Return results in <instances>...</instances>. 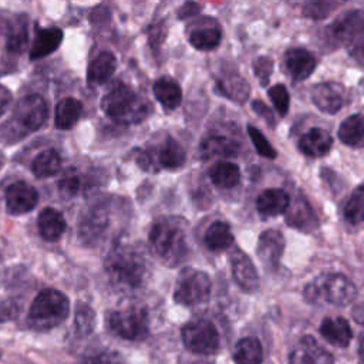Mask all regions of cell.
<instances>
[{
	"label": "cell",
	"mask_w": 364,
	"mask_h": 364,
	"mask_svg": "<svg viewBox=\"0 0 364 364\" xmlns=\"http://www.w3.org/2000/svg\"><path fill=\"white\" fill-rule=\"evenodd\" d=\"M188 222L179 216L158 219L149 230V249L156 259L168 266H176L189 256Z\"/></svg>",
	"instance_id": "6da1fadb"
},
{
	"label": "cell",
	"mask_w": 364,
	"mask_h": 364,
	"mask_svg": "<svg viewBox=\"0 0 364 364\" xmlns=\"http://www.w3.org/2000/svg\"><path fill=\"white\" fill-rule=\"evenodd\" d=\"M48 118L47 101L38 94L23 97L13 108L11 115L0 125V142L16 144L28 134L40 129Z\"/></svg>",
	"instance_id": "7a4b0ae2"
},
{
	"label": "cell",
	"mask_w": 364,
	"mask_h": 364,
	"mask_svg": "<svg viewBox=\"0 0 364 364\" xmlns=\"http://www.w3.org/2000/svg\"><path fill=\"white\" fill-rule=\"evenodd\" d=\"M105 270L114 284L125 289H136L146 276V263L135 247L119 245L107 256Z\"/></svg>",
	"instance_id": "3957f363"
},
{
	"label": "cell",
	"mask_w": 364,
	"mask_h": 364,
	"mask_svg": "<svg viewBox=\"0 0 364 364\" xmlns=\"http://www.w3.org/2000/svg\"><path fill=\"white\" fill-rule=\"evenodd\" d=\"M70 313V301L64 293L55 289L41 290L33 300L27 324L36 331H48L60 326Z\"/></svg>",
	"instance_id": "277c9868"
},
{
	"label": "cell",
	"mask_w": 364,
	"mask_h": 364,
	"mask_svg": "<svg viewBox=\"0 0 364 364\" xmlns=\"http://www.w3.org/2000/svg\"><path fill=\"white\" fill-rule=\"evenodd\" d=\"M357 296L355 284L341 273H323L304 287V299L314 304L347 306Z\"/></svg>",
	"instance_id": "5b68a950"
},
{
	"label": "cell",
	"mask_w": 364,
	"mask_h": 364,
	"mask_svg": "<svg viewBox=\"0 0 364 364\" xmlns=\"http://www.w3.org/2000/svg\"><path fill=\"white\" fill-rule=\"evenodd\" d=\"M101 109L119 122H138L145 115L136 92L124 82H117L101 98Z\"/></svg>",
	"instance_id": "8992f818"
},
{
	"label": "cell",
	"mask_w": 364,
	"mask_h": 364,
	"mask_svg": "<svg viewBox=\"0 0 364 364\" xmlns=\"http://www.w3.org/2000/svg\"><path fill=\"white\" fill-rule=\"evenodd\" d=\"M108 330L129 341L144 340L149 333V318L144 307L131 306L119 310H111L107 313Z\"/></svg>",
	"instance_id": "52a82bcc"
},
{
	"label": "cell",
	"mask_w": 364,
	"mask_h": 364,
	"mask_svg": "<svg viewBox=\"0 0 364 364\" xmlns=\"http://www.w3.org/2000/svg\"><path fill=\"white\" fill-rule=\"evenodd\" d=\"M210 290L212 282L205 272L186 267L178 276L173 299L182 306H196L209 299Z\"/></svg>",
	"instance_id": "ba28073f"
},
{
	"label": "cell",
	"mask_w": 364,
	"mask_h": 364,
	"mask_svg": "<svg viewBox=\"0 0 364 364\" xmlns=\"http://www.w3.org/2000/svg\"><path fill=\"white\" fill-rule=\"evenodd\" d=\"M185 347L200 355H209L219 348V334L215 324L206 318L188 321L181 330Z\"/></svg>",
	"instance_id": "9c48e42d"
},
{
	"label": "cell",
	"mask_w": 364,
	"mask_h": 364,
	"mask_svg": "<svg viewBox=\"0 0 364 364\" xmlns=\"http://www.w3.org/2000/svg\"><path fill=\"white\" fill-rule=\"evenodd\" d=\"M6 210L10 215H24L31 212L38 203V192L24 181H16L4 192Z\"/></svg>",
	"instance_id": "30bf717a"
},
{
	"label": "cell",
	"mask_w": 364,
	"mask_h": 364,
	"mask_svg": "<svg viewBox=\"0 0 364 364\" xmlns=\"http://www.w3.org/2000/svg\"><path fill=\"white\" fill-rule=\"evenodd\" d=\"M346 88L334 81L320 82L311 90L313 104L326 114H336L346 104Z\"/></svg>",
	"instance_id": "8fae6325"
},
{
	"label": "cell",
	"mask_w": 364,
	"mask_h": 364,
	"mask_svg": "<svg viewBox=\"0 0 364 364\" xmlns=\"http://www.w3.org/2000/svg\"><path fill=\"white\" fill-rule=\"evenodd\" d=\"M230 267L235 282L243 291L253 293L259 287L257 270L242 249H235L230 253Z\"/></svg>",
	"instance_id": "7c38bea8"
},
{
	"label": "cell",
	"mask_w": 364,
	"mask_h": 364,
	"mask_svg": "<svg viewBox=\"0 0 364 364\" xmlns=\"http://www.w3.org/2000/svg\"><path fill=\"white\" fill-rule=\"evenodd\" d=\"M289 364H333V355L311 336H304L291 350Z\"/></svg>",
	"instance_id": "4fadbf2b"
},
{
	"label": "cell",
	"mask_w": 364,
	"mask_h": 364,
	"mask_svg": "<svg viewBox=\"0 0 364 364\" xmlns=\"http://www.w3.org/2000/svg\"><path fill=\"white\" fill-rule=\"evenodd\" d=\"M284 237L279 230L267 229L260 233L257 242V256L269 270H274L283 256Z\"/></svg>",
	"instance_id": "5bb4252c"
},
{
	"label": "cell",
	"mask_w": 364,
	"mask_h": 364,
	"mask_svg": "<svg viewBox=\"0 0 364 364\" xmlns=\"http://www.w3.org/2000/svg\"><path fill=\"white\" fill-rule=\"evenodd\" d=\"M283 63L294 82L310 77L316 68V57L304 48H289L283 55Z\"/></svg>",
	"instance_id": "9a60e30c"
},
{
	"label": "cell",
	"mask_w": 364,
	"mask_h": 364,
	"mask_svg": "<svg viewBox=\"0 0 364 364\" xmlns=\"http://www.w3.org/2000/svg\"><path fill=\"white\" fill-rule=\"evenodd\" d=\"M328 33L337 41L344 44L360 40L363 34V13L360 10H354L344 14L336 20L331 27H328Z\"/></svg>",
	"instance_id": "2e32d148"
},
{
	"label": "cell",
	"mask_w": 364,
	"mask_h": 364,
	"mask_svg": "<svg viewBox=\"0 0 364 364\" xmlns=\"http://www.w3.org/2000/svg\"><path fill=\"white\" fill-rule=\"evenodd\" d=\"M333 136L323 128H311L299 139V149L311 158H320L330 152Z\"/></svg>",
	"instance_id": "e0dca14e"
},
{
	"label": "cell",
	"mask_w": 364,
	"mask_h": 364,
	"mask_svg": "<svg viewBox=\"0 0 364 364\" xmlns=\"http://www.w3.org/2000/svg\"><path fill=\"white\" fill-rule=\"evenodd\" d=\"M199 152L203 159L230 158L237 155L239 144L226 135H208L202 139Z\"/></svg>",
	"instance_id": "ac0fdd59"
},
{
	"label": "cell",
	"mask_w": 364,
	"mask_h": 364,
	"mask_svg": "<svg viewBox=\"0 0 364 364\" xmlns=\"http://www.w3.org/2000/svg\"><path fill=\"white\" fill-rule=\"evenodd\" d=\"M290 205V196L286 191L279 188L264 189L256 200L257 212L263 216H277L287 210Z\"/></svg>",
	"instance_id": "d6986e66"
},
{
	"label": "cell",
	"mask_w": 364,
	"mask_h": 364,
	"mask_svg": "<svg viewBox=\"0 0 364 364\" xmlns=\"http://www.w3.org/2000/svg\"><path fill=\"white\" fill-rule=\"evenodd\" d=\"M38 233L47 242H55L65 232L67 222L63 213L54 208H44L37 219Z\"/></svg>",
	"instance_id": "ffe728a7"
},
{
	"label": "cell",
	"mask_w": 364,
	"mask_h": 364,
	"mask_svg": "<svg viewBox=\"0 0 364 364\" xmlns=\"http://www.w3.org/2000/svg\"><path fill=\"white\" fill-rule=\"evenodd\" d=\"M320 333L326 341L336 347H347L353 338L350 323L343 317H326L321 321Z\"/></svg>",
	"instance_id": "44dd1931"
},
{
	"label": "cell",
	"mask_w": 364,
	"mask_h": 364,
	"mask_svg": "<svg viewBox=\"0 0 364 364\" xmlns=\"http://www.w3.org/2000/svg\"><path fill=\"white\" fill-rule=\"evenodd\" d=\"M63 41V31L57 27L37 28L34 41L30 48V60H40L54 53Z\"/></svg>",
	"instance_id": "7402d4cb"
},
{
	"label": "cell",
	"mask_w": 364,
	"mask_h": 364,
	"mask_svg": "<svg viewBox=\"0 0 364 364\" xmlns=\"http://www.w3.org/2000/svg\"><path fill=\"white\" fill-rule=\"evenodd\" d=\"M117 58L109 51H102L98 54L88 65L87 81L90 85H101L107 82L115 73Z\"/></svg>",
	"instance_id": "603a6c76"
},
{
	"label": "cell",
	"mask_w": 364,
	"mask_h": 364,
	"mask_svg": "<svg viewBox=\"0 0 364 364\" xmlns=\"http://www.w3.org/2000/svg\"><path fill=\"white\" fill-rule=\"evenodd\" d=\"M185 159H186V154L182 145L172 136H168L161 145L156 154L155 162H156V166L159 168L178 169L185 164Z\"/></svg>",
	"instance_id": "cb8c5ba5"
},
{
	"label": "cell",
	"mask_w": 364,
	"mask_h": 364,
	"mask_svg": "<svg viewBox=\"0 0 364 364\" xmlns=\"http://www.w3.org/2000/svg\"><path fill=\"white\" fill-rule=\"evenodd\" d=\"M81 112H82V104L77 98L74 97L63 98L55 107V114H54L55 128L58 129L73 128L80 119Z\"/></svg>",
	"instance_id": "d4e9b609"
},
{
	"label": "cell",
	"mask_w": 364,
	"mask_h": 364,
	"mask_svg": "<svg viewBox=\"0 0 364 364\" xmlns=\"http://www.w3.org/2000/svg\"><path fill=\"white\" fill-rule=\"evenodd\" d=\"M222 31L218 24H200L189 33V43L199 51H209L219 46Z\"/></svg>",
	"instance_id": "484cf974"
},
{
	"label": "cell",
	"mask_w": 364,
	"mask_h": 364,
	"mask_svg": "<svg viewBox=\"0 0 364 364\" xmlns=\"http://www.w3.org/2000/svg\"><path fill=\"white\" fill-rule=\"evenodd\" d=\"M7 37H6V48L11 54H20L24 51L28 41L27 31V18L23 14L14 16L11 21H9Z\"/></svg>",
	"instance_id": "4316f807"
},
{
	"label": "cell",
	"mask_w": 364,
	"mask_h": 364,
	"mask_svg": "<svg viewBox=\"0 0 364 364\" xmlns=\"http://www.w3.org/2000/svg\"><path fill=\"white\" fill-rule=\"evenodd\" d=\"M154 95L155 98L166 108V109H175L181 101H182V90L179 84L169 78V77H161L154 82Z\"/></svg>",
	"instance_id": "83f0119b"
},
{
	"label": "cell",
	"mask_w": 364,
	"mask_h": 364,
	"mask_svg": "<svg viewBox=\"0 0 364 364\" xmlns=\"http://www.w3.org/2000/svg\"><path fill=\"white\" fill-rule=\"evenodd\" d=\"M203 239H205V245L209 250L219 252V250H225L232 246L233 233L230 230V226L226 222L216 220L208 228Z\"/></svg>",
	"instance_id": "f1b7e54d"
},
{
	"label": "cell",
	"mask_w": 364,
	"mask_h": 364,
	"mask_svg": "<svg viewBox=\"0 0 364 364\" xmlns=\"http://www.w3.org/2000/svg\"><path fill=\"white\" fill-rule=\"evenodd\" d=\"M233 358L236 364H262L263 348L256 337H245L236 343Z\"/></svg>",
	"instance_id": "f546056e"
},
{
	"label": "cell",
	"mask_w": 364,
	"mask_h": 364,
	"mask_svg": "<svg viewBox=\"0 0 364 364\" xmlns=\"http://www.w3.org/2000/svg\"><path fill=\"white\" fill-rule=\"evenodd\" d=\"M61 168V156L60 154L50 148L41 151L31 162V171L37 178H50L55 175Z\"/></svg>",
	"instance_id": "4dcf8cb0"
},
{
	"label": "cell",
	"mask_w": 364,
	"mask_h": 364,
	"mask_svg": "<svg viewBox=\"0 0 364 364\" xmlns=\"http://www.w3.org/2000/svg\"><path fill=\"white\" fill-rule=\"evenodd\" d=\"M209 176L216 186L230 189L240 182V169L233 162L222 161L210 168Z\"/></svg>",
	"instance_id": "1f68e13d"
},
{
	"label": "cell",
	"mask_w": 364,
	"mask_h": 364,
	"mask_svg": "<svg viewBox=\"0 0 364 364\" xmlns=\"http://www.w3.org/2000/svg\"><path fill=\"white\" fill-rule=\"evenodd\" d=\"M340 141L348 146L360 148L363 145V117L361 114H354L346 118L337 132Z\"/></svg>",
	"instance_id": "d6a6232c"
},
{
	"label": "cell",
	"mask_w": 364,
	"mask_h": 364,
	"mask_svg": "<svg viewBox=\"0 0 364 364\" xmlns=\"http://www.w3.org/2000/svg\"><path fill=\"white\" fill-rule=\"evenodd\" d=\"M218 88L230 100L245 102L249 97V85L240 75H228L218 81Z\"/></svg>",
	"instance_id": "836d02e7"
},
{
	"label": "cell",
	"mask_w": 364,
	"mask_h": 364,
	"mask_svg": "<svg viewBox=\"0 0 364 364\" xmlns=\"http://www.w3.org/2000/svg\"><path fill=\"white\" fill-rule=\"evenodd\" d=\"M289 216L287 220L297 229H313L317 226V219L311 212L309 203L296 202L294 205H289Z\"/></svg>",
	"instance_id": "e575fe53"
},
{
	"label": "cell",
	"mask_w": 364,
	"mask_h": 364,
	"mask_svg": "<svg viewBox=\"0 0 364 364\" xmlns=\"http://www.w3.org/2000/svg\"><path fill=\"white\" fill-rule=\"evenodd\" d=\"M95 326V314L91 307L87 304H78L75 310V318H74V327L78 336L85 337L88 336Z\"/></svg>",
	"instance_id": "d590c367"
},
{
	"label": "cell",
	"mask_w": 364,
	"mask_h": 364,
	"mask_svg": "<svg viewBox=\"0 0 364 364\" xmlns=\"http://www.w3.org/2000/svg\"><path fill=\"white\" fill-rule=\"evenodd\" d=\"M344 218L353 225L363 220V186L360 185L344 206Z\"/></svg>",
	"instance_id": "8d00e7d4"
},
{
	"label": "cell",
	"mask_w": 364,
	"mask_h": 364,
	"mask_svg": "<svg viewBox=\"0 0 364 364\" xmlns=\"http://www.w3.org/2000/svg\"><path fill=\"white\" fill-rule=\"evenodd\" d=\"M247 132H249V136H250V139H252V142H253L259 155H262L267 159H274L276 158L274 148L270 145V142L266 139V136L257 128L249 125Z\"/></svg>",
	"instance_id": "74e56055"
},
{
	"label": "cell",
	"mask_w": 364,
	"mask_h": 364,
	"mask_svg": "<svg viewBox=\"0 0 364 364\" xmlns=\"http://www.w3.org/2000/svg\"><path fill=\"white\" fill-rule=\"evenodd\" d=\"M267 94H269V98L272 100L274 108L277 109V112L282 117L286 115L289 111V104H290V97H289L286 87L283 84H276V85L270 87Z\"/></svg>",
	"instance_id": "f35d334b"
},
{
	"label": "cell",
	"mask_w": 364,
	"mask_h": 364,
	"mask_svg": "<svg viewBox=\"0 0 364 364\" xmlns=\"http://www.w3.org/2000/svg\"><path fill=\"white\" fill-rule=\"evenodd\" d=\"M21 306H23L21 300H18L16 297L1 300L0 301V323L14 320L20 314Z\"/></svg>",
	"instance_id": "ab89813d"
},
{
	"label": "cell",
	"mask_w": 364,
	"mask_h": 364,
	"mask_svg": "<svg viewBox=\"0 0 364 364\" xmlns=\"http://www.w3.org/2000/svg\"><path fill=\"white\" fill-rule=\"evenodd\" d=\"M80 178L70 173V175H65L60 182H58V192L60 195L64 198V199H70L73 196H75L80 191Z\"/></svg>",
	"instance_id": "60d3db41"
},
{
	"label": "cell",
	"mask_w": 364,
	"mask_h": 364,
	"mask_svg": "<svg viewBox=\"0 0 364 364\" xmlns=\"http://www.w3.org/2000/svg\"><path fill=\"white\" fill-rule=\"evenodd\" d=\"M272 67L273 63L272 60H269L267 57H260L256 63H255V73L259 77V81L264 85L272 74Z\"/></svg>",
	"instance_id": "b9f144b4"
},
{
	"label": "cell",
	"mask_w": 364,
	"mask_h": 364,
	"mask_svg": "<svg viewBox=\"0 0 364 364\" xmlns=\"http://www.w3.org/2000/svg\"><path fill=\"white\" fill-rule=\"evenodd\" d=\"M121 357L114 351H102L90 357L85 364H119Z\"/></svg>",
	"instance_id": "7bdbcfd3"
},
{
	"label": "cell",
	"mask_w": 364,
	"mask_h": 364,
	"mask_svg": "<svg viewBox=\"0 0 364 364\" xmlns=\"http://www.w3.org/2000/svg\"><path fill=\"white\" fill-rule=\"evenodd\" d=\"M11 100H13L11 91L7 87H4L3 84H0V117L4 114V111L9 107V104L11 102Z\"/></svg>",
	"instance_id": "ee69618b"
}]
</instances>
